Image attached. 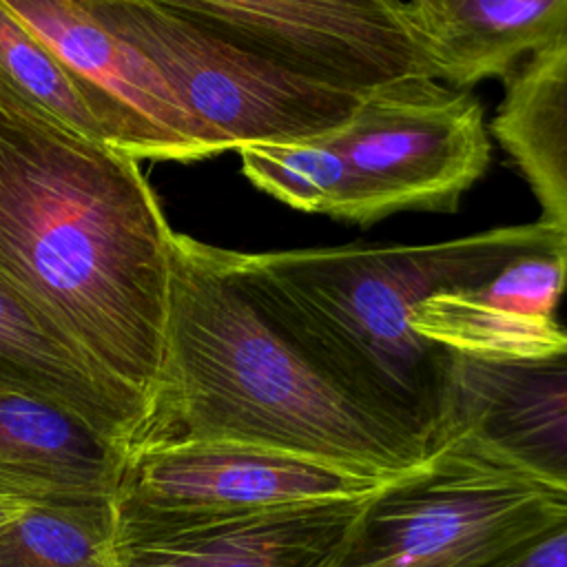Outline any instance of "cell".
Segmentation results:
<instances>
[{
	"label": "cell",
	"instance_id": "obj_1",
	"mask_svg": "<svg viewBox=\"0 0 567 567\" xmlns=\"http://www.w3.org/2000/svg\"><path fill=\"white\" fill-rule=\"evenodd\" d=\"M173 233L135 157L0 106V288L148 405Z\"/></svg>",
	"mask_w": 567,
	"mask_h": 567
},
{
	"label": "cell",
	"instance_id": "obj_2",
	"mask_svg": "<svg viewBox=\"0 0 567 567\" xmlns=\"http://www.w3.org/2000/svg\"><path fill=\"white\" fill-rule=\"evenodd\" d=\"M182 439L270 447L377 481L432 454L357 401L257 301L226 248L173 233L162 359L137 445Z\"/></svg>",
	"mask_w": 567,
	"mask_h": 567
},
{
	"label": "cell",
	"instance_id": "obj_3",
	"mask_svg": "<svg viewBox=\"0 0 567 567\" xmlns=\"http://www.w3.org/2000/svg\"><path fill=\"white\" fill-rule=\"evenodd\" d=\"M560 228L536 219L436 244L228 250L257 301L370 412L434 452L452 354L414 332L416 308L483 284Z\"/></svg>",
	"mask_w": 567,
	"mask_h": 567
},
{
	"label": "cell",
	"instance_id": "obj_4",
	"mask_svg": "<svg viewBox=\"0 0 567 567\" xmlns=\"http://www.w3.org/2000/svg\"><path fill=\"white\" fill-rule=\"evenodd\" d=\"M567 498L456 443L379 485L321 567H485Z\"/></svg>",
	"mask_w": 567,
	"mask_h": 567
},
{
	"label": "cell",
	"instance_id": "obj_5",
	"mask_svg": "<svg viewBox=\"0 0 567 567\" xmlns=\"http://www.w3.org/2000/svg\"><path fill=\"white\" fill-rule=\"evenodd\" d=\"M142 51L197 124L210 155L332 135L361 97L295 78L175 11L166 0H84Z\"/></svg>",
	"mask_w": 567,
	"mask_h": 567
},
{
	"label": "cell",
	"instance_id": "obj_6",
	"mask_svg": "<svg viewBox=\"0 0 567 567\" xmlns=\"http://www.w3.org/2000/svg\"><path fill=\"white\" fill-rule=\"evenodd\" d=\"M352 177V224L403 210L452 213L489 166L481 102L436 80H410L359 100L328 135Z\"/></svg>",
	"mask_w": 567,
	"mask_h": 567
},
{
	"label": "cell",
	"instance_id": "obj_7",
	"mask_svg": "<svg viewBox=\"0 0 567 567\" xmlns=\"http://www.w3.org/2000/svg\"><path fill=\"white\" fill-rule=\"evenodd\" d=\"M175 11L281 71L365 97L432 80L392 0H166Z\"/></svg>",
	"mask_w": 567,
	"mask_h": 567
},
{
	"label": "cell",
	"instance_id": "obj_8",
	"mask_svg": "<svg viewBox=\"0 0 567 567\" xmlns=\"http://www.w3.org/2000/svg\"><path fill=\"white\" fill-rule=\"evenodd\" d=\"M385 481L235 441H155L122 465L115 507L144 518H224L288 505L359 498Z\"/></svg>",
	"mask_w": 567,
	"mask_h": 567
},
{
	"label": "cell",
	"instance_id": "obj_9",
	"mask_svg": "<svg viewBox=\"0 0 567 567\" xmlns=\"http://www.w3.org/2000/svg\"><path fill=\"white\" fill-rule=\"evenodd\" d=\"M69 69L106 144L135 159L208 157L206 142L157 66L78 0H2Z\"/></svg>",
	"mask_w": 567,
	"mask_h": 567
},
{
	"label": "cell",
	"instance_id": "obj_10",
	"mask_svg": "<svg viewBox=\"0 0 567 567\" xmlns=\"http://www.w3.org/2000/svg\"><path fill=\"white\" fill-rule=\"evenodd\" d=\"M445 441L567 498V352L532 361L452 354Z\"/></svg>",
	"mask_w": 567,
	"mask_h": 567
},
{
	"label": "cell",
	"instance_id": "obj_11",
	"mask_svg": "<svg viewBox=\"0 0 567 567\" xmlns=\"http://www.w3.org/2000/svg\"><path fill=\"white\" fill-rule=\"evenodd\" d=\"M368 496L195 520L117 512V567H321Z\"/></svg>",
	"mask_w": 567,
	"mask_h": 567
},
{
	"label": "cell",
	"instance_id": "obj_12",
	"mask_svg": "<svg viewBox=\"0 0 567 567\" xmlns=\"http://www.w3.org/2000/svg\"><path fill=\"white\" fill-rule=\"evenodd\" d=\"M567 288V235L534 248L478 286L425 299L414 332L441 350L478 361H532L567 352L556 319Z\"/></svg>",
	"mask_w": 567,
	"mask_h": 567
},
{
	"label": "cell",
	"instance_id": "obj_13",
	"mask_svg": "<svg viewBox=\"0 0 567 567\" xmlns=\"http://www.w3.org/2000/svg\"><path fill=\"white\" fill-rule=\"evenodd\" d=\"M432 80L467 91L567 40V0H392Z\"/></svg>",
	"mask_w": 567,
	"mask_h": 567
},
{
	"label": "cell",
	"instance_id": "obj_14",
	"mask_svg": "<svg viewBox=\"0 0 567 567\" xmlns=\"http://www.w3.org/2000/svg\"><path fill=\"white\" fill-rule=\"evenodd\" d=\"M0 388L64 410L126 454L142 441L151 416L142 394L102 372L4 288Z\"/></svg>",
	"mask_w": 567,
	"mask_h": 567
},
{
	"label": "cell",
	"instance_id": "obj_15",
	"mask_svg": "<svg viewBox=\"0 0 567 567\" xmlns=\"http://www.w3.org/2000/svg\"><path fill=\"white\" fill-rule=\"evenodd\" d=\"M126 452L80 419L0 388V507L115 498Z\"/></svg>",
	"mask_w": 567,
	"mask_h": 567
},
{
	"label": "cell",
	"instance_id": "obj_16",
	"mask_svg": "<svg viewBox=\"0 0 567 567\" xmlns=\"http://www.w3.org/2000/svg\"><path fill=\"white\" fill-rule=\"evenodd\" d=\"M492 133L534 190L540 219L567 233V40L514 71Z\"/></svg>",
	"mask_w": 567,
	"mask_h": 567
},
{
	"label": "cell",
	"instance_id": "obj_17",
	"mask_svg": "<svg viewBox=\"0 0 567 567\" xmlns=\"http://www.w3.org/2000/svg\"><path fill=\"white\" fill-rule=\"evenodd\" d=\"M115 498L20 503L0 512V567H117Z\"/></svg>",
	"mask_w": 567,
	"mask_h": 567
},
{
	"label": "cell",
	"instance_id": "obj_18",
	"mask_svg": "<svg viewBox=\"0 0 567 567\" xmlns=\"http://www.w3.org/2000/svg\"><path fill=\"white\" fill-rule=\"evenodd\" d=\"M0 106L106 142L69 69L4 7L2 0Z\"/></svg>",
	"mask_w": 567,
	"mask_h": 567
},
{
	"label": "cell",
	"instance_id": "obj_19",
	"mask_svg": "<svg viewBox=\"0 0 567 567\" xmlns=\"http://www.w3.org/2000/svg\"><path fill=\"white\" fill-rule=\"evenodd\" d=\"M244 175L275 199L315 215L350 221L352 177L326 137L264 142L239 148Z\"/></svg>",
	"mask_w": 567,
	"mask_h": 567
},
{
	"label": "cell",
	"instance_id": "obj_20",
	"mask_svg": "<svg viewBox=\"0 0 567 567\" xmlns=\"http://www.w3.org/2000/svg\"><path fill=\"white\" fill-rule=\"evenodd\" d=\"M485 567H567V512Z\"/></svg>",
	"mask_w": 567,
	"mask_h": 567
}]
</instances>
